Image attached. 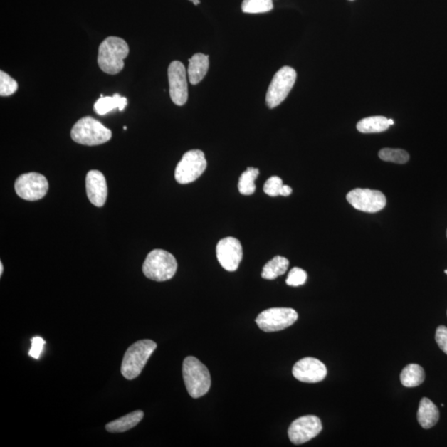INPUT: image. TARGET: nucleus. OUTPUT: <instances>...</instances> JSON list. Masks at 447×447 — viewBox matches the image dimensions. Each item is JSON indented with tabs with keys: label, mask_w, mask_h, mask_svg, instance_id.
I'll return each mask as SVG.
<instances>
[{
	"label": "nucleus",
	"mask_w": 447,
	"mask_h": 447,
	"mask_svg": "<svg viewBox=\"0 0 447 447\" xmlns=\"http://www.w3.org/2000/svg\"><path fill=\"white\" fill-rule=\"evenodd\" d=\"M130 48L124 39L109 37L100 45L98 65L104 73L116 75L125 68L124 60L128 57Z\"/></svg>",
	"instance_id": "nucleus-1"
},
{
	"label": "nucleus",
	"mask_w": 447,
	"mask_h": 447,
	"mask_svg": "<svg viewBox=\"0 0 447 447\" xmlns=\"http://www.w3.org/2000/svg\"><path fill=\"white\" fill-rule=\"evenodd\" d=\"M209 56L196 53L189 59L187 74L191 85H197L205 78L209 70Z\"/></svg>",
	"instance_id": "nucleus-16"
},
{
	"label": "nucleus",
	"mask_w": 447,
	"mask_h": 447,
	"mask_svg": "<svg viewBox=\"0 0 447 447\" xmlns=\"http://www.w3.org/2000/svg\"><path fill=\"white\" fill-rule=\"evenodd\" d=\"M18 83L6 73L0 72V95L9 96L16 93Z\"/></svg>",
	"instance_id": "nucleus-27"
},
{
	"label": "nucleus",
	"mask_w": 447,
	"mask_h": 447,
	"mask_svg": "<svg viewBox=\"0 0 447 447\" xmlns=\"http://www.w3.org/2000/svg\"><path fill=\"white\" fill-rule=\"evenodd\" d=\"M439 410L428 398L421 399L418 411V420L421 428L430 429L439 420Z\"/></svg>",
	"instance_id": "nucleus-17"
},
{
	"label": "nucleus",
	"mask_w": 447,
	"mask_h": 447,
	"mask_svg": "<svg viewBox=\"0 0 447 447\" xmlns=\"http://www.w3.org/2000/svg\"><path fill=\"white\" fill-rule=\"evenodd\" d=\"M263 191L269 196H288L292 194L293 189L290 186L283 185L280 177L273 176L269 177L263 186Z\"/></svg>",
	"instance_id": "nucleus-24"
},
{
	"label": "nucleus",
	"mask_w": 447,
	"mask_h": 447,
	"mask_svg": "<svg viewBox=\"0 0 447 447\" xmlns=\"http://www.w3.org/2000/svg\"><path fill=\"white\" fill-rule=\"evenodd\" d=\"M182 374L188 394L193 399H199L209 391L211 379L209 370L199 359L188 357L182 364Z\"/></svg>",
	"instance_id": "nucleus-2"
},
{
	"label": "nucleus",
	"mask_w": 447,
	"mask_h": 447,
	"mask_svg": "<svg viewBox=\"0 0 447 447\" xmlns=\"http://www.w3.org/2000/svg\"><path fill=\"white\" fill-rule=\"evenodd\" d=\"M242 11L246 14H262L271 11L273 0H243Z\"/></svg>",
	"instance_id": "nucleus-25"
},
{
	"label": "nucleus",
	"mask_w": 447,
	"mask_h": 447,
	"mask_svg": "<svg viewBox=\"0 0 447 447\" xmlns=\"http://www.w3.org/2000/svg\"><path fill=\"white\" fill-rule=\"evenodd\" d=\"M260 174V170L255 167H248L246 172H243L238 180V188L242 195L251 196L255 193L256 186L255 182Z\"/></svg>",
	"instance_id": "nucleus-23"
},
{
	"label": "nucleus",
	"mask_w": 447,
	"mask_h": 447,
	"mask_svg": "<svg viewBox=\"0 0 447 447\" xmlns=\"http://www.w3.org/2000/svg\"><path fill=\"white\" fill-rule=\"evenodd\" d=\"M297 80L296 70L290 67H283L274 75L266 94L268 108H276L283 102L292 90Z\"/></svg>",
	"instance_id": "nucleus-6"
},
{
	"label": "nucleus",
	"mask_w": 447,
	"mask_h": 447,
	"mask_svg": "<svg viewBox=\"0 0 447 447\" xmlns=\"http://www.w3.org/2000/svg\"><path fill=\"white\" fill-rule=\"evenodd\" d=\"M347 199L355 209L368 213H376L383 210L387 203L382 192L362 188L350 191Z\"/></svg>",
	"instance_id": "nucleus-10"
},
{
	"label": "nucleus",
	"mask_w": 447,
	"mask_h": 447,
	"mask_svg": "<svg viewBox=\"0 0 447 447\" xmlns=\"http://www.w3.org/2000/svg\"><path fill=\"white\" fill-rule=\"evenodd\" d=\"M169 81V93L172 102L179 106L184 105L188 99L186 70L179 61L171 63L167 70Z\"/></svg>",
	"instance_id": "nucleus-12"
},
{
	"label": "nucleus",
	"mask_w": 447,
	"mask_h": 447,
	"mask_svg": "<svg viewBox=\"0 0 447 447\" xmlns=\"http://www.w3.org/2000/svg\"><path fill=\"white\" fill-rule=\"evenodd\" d=\"M177 269V262L174 256L164 250L151 251L143 264L144 275L157 282L170 280Z\"/></svg>",
	"instance_id": "nucleus-5"
},
{
	"label": "nucleus",
	"mask_w": 447,
	"mask_h": 447,
	"mask_svg": "<svg viewBox=\"0 0 447 447\" xmlns=\"http://www.w3.org/2000/svg\"><path fill=\"white\" fill-rule=\"evenodd\" d=\"M32 347L30 349L28 355L33 359H39L41 354H42L45 340L42 337H35L31 340Z\"/></svg>",
	"instance_id": "nucleus-29"
},
{
	"label": "nucleus",
	"mask_w": 447,
	"mask_h": 447,
	"mask_svg": "<svg viewBox=\"0 0 447 447\" xmlns=\"http://www.w3.org/2000/svg\"><path fill=\"white\" fill-rule=\"evenodd\" d=\"M322 430V421L317 416H304L293 421L288 428V436L293 444L300 445L316 438Z\"/></svg>",
	"instance_id": "nucleus-11"
},
{
	"label": "nucleus",
	"mask_w": 447,
	"mask_h": 447,
	"mask_svg": "<svg viewBox=\"0 0 447 447\" xmlns=\"http://www.w3.org/2000/svg\"><path fill=\"white\" fill-rule=\"evenodd\" d=\"M307 279V273L300 268H293L289 272L286 279V283L288 286L298 287L303 285Z\"/></svg>",
	"instance_id": "nucleus-28"
},
{
	"label": "nucleus",
	"mask_w": 447,
	"mask_h": 447,
	"mask_svg": "<svg viewBox=\"0 0 447 447\" xmlns=\"http://www.w3.org/2000/svg\"><path fill=\"white\" fill-rule=\"evenodd\" d=\"M156 348L157 344L151 340H141L132 345L122 362V375L129 380L138 377Z\"/></svg>",
	"instance_id": "nucleus-3"
},
{
	"label": "nucleus",
	"mask_w": 447,
	"mask_h": 447,
	"mask_svg": "<svg viewBox=\"0 0 447 447\" xmlns=\"http://www.w3.org/2000/svg\"><path fill=\"white\" fill-rule=\"evenodd\" d=\"M293 374L301 382L313 384L321 382L326 378L327 369L319 359L307 357L294 364Z\"/></svg>",
	"instance_id": "nucleus-14"
},
{
	"label": "nucleus",
	"mask_w": 447,
	"mask_h": 447,
	"mask_svg": "<svg viewBox=\"0 0 447 447\" xmlns=\"http://www.w3.org/2000/svg\"><path fill=\"white\" fill-rule=\"evenodd\" d=\"M216 257L226 271H236L243 258V248L240 241L233 237L222 238L217 243Z\"/></svg>",
	"instance_id": "nucleus-13"
},
{
	"label": "nucleus",
	"mask_w": 447,
	"mask_h": 447,
	"mask_svg": "<svg viewBox=\"0 0 447 447\" xmlns=\"http://www.w3.org/2000/svg\"><path fill=\"white\" fill-rule=\"evenodd\" d=\"M207 162L205 154L201 150L193 149L182 156L175 170V179L180 184L195 182L204 174Z\"/></svg>",
	"instance_id": "nucleus-7"
},
{
	"label": "nucleus",
	"mask_w": 447,
	"mask_h": 447,
	"mask_svg": "<svg viewBox=\"0 0 447 447\" xmlns=\"http://www.w3.org/2000/svg\"><path fill=\"white\" fill-rule=\"evenodd\" d=\"M381 160L404 164L409 160V154L403 149H384L379 152Z\"/></svg>",
	"instance_id": "nucleus-26"
},
{
	"label": "nucleus",
	"mask_w": 447,
	"mask_h": 447,
	"mask_svg": "<svg viewBox=\"0 0 447 447\" xmlns=\"http://www.w3.org/2000/svg\"><path fill=\"white\" fill-rule=\"evenodd\" d=\"M75 143L86 146L100 145L110 140L111 130L93 117L86 116L79 120L70 132Z\"/></svg>",
	"instance_id": "nucleus-4"
},
{
	"label": "nucleus",
	"mask_w": 447,
	"mask_h": 447,
	"mask_svg": "<svg viewBox=\"0 0 447 447\" xmlns=\"http://www.w3.org/2000/svg\"><path fill=\"white\" fill-rule=\"evenodd\" d=\"M289 261L282 256H275L268 261L262 271V277L267 280H273L279 276L283 275L288 270Z\"/></svg>",
	"instance_id": "nucleus-22"
},
{
	"label": "nucleus",
	"mask_w": 447,
	"mask_h": 447,
	"mask_svg": "<svg viewBox=\"0 0 447 447\" xmlns=\"http://www.w3.org/2000/svg\"><path fill=\"white\" fill-rule=\"evenodd\" d=\"M298 318V312L294 309L275 307L262 312L256 321L262 331L274 332L291 327L297 322Z\"/></svg>",
	"instance_id": "nucleus-8"
},
{
	"label": "nucleus",
	"mask_w": 447,
	"mask_h": 447,
	"mask_svg": "<svg viewBox=\"0 0 447 447\" xmlns=\"http://www.w3.org/2000/svg\"><path fill=\"white\" fill-rule=\"evenodd\" d=\"M445 273L447 274V269H446V270H445Z\"/></svg>",
	"instance_id": "nucleus-34"
},
{
	"label": "nucleus",
	"mask_w": 447,
	"mask_h": 447,
	"mask_svg": "<svg viewBox=\"0 0 447 447\" xmlns=\"http://www.w3.org/2000/svg\"><path fill=\"white\" fill-rule=\"evenodd\" d=\"M190 1L193 2V4H194V5H198V4H199L201 3L200 0H190Z\"/></svg>",
	"instance_id": "nucleus-32"
},
{
	"label": "nucleus",
	"mask_w": 447,
	"mask_h": 447,
	"mask_svg": "<svg viewBox=\"0 0 447 447\" xmlns=\"http://www.w3.org/2000/svg\"><path fill=\"white\" fill-rule=\"evenodd\" d=\"M389 119L384 116H372L359 122L357 128L360 133H381L389 128Z\"/></svg>",
	"instance_id": "nucleus-21"
},
{
	"label": "nucleus",
	"mask_w": 447,
	"mask_h": 447,
	"mask_svg": "<svg viewBox=\"0 0 447 447\" xmlns=\"http://www.w3.org/2000/svg\"><path fill=\"white\" fill-rule=\"evenodd\" d=\"M389 123L390 125H394V121L393 120H389Z\"/></svg>",
	"instance_id": "nucleus-33"
},
{
	"label": "nucleus",
	"mask_w": 447,
	"mask_h": 447,
	"mask_svg": "<svg viewBox=\"0 0 447 447\" xmlns=\"http://www.w3.org/2000/svg\"><path fill=\"white\" fill-rule=\"evenodd\" d=\"M436 342L443 352L447 354V327L440 326L436 329Z\"/></svg>",
	"instance_id": "nucleus-30"
},
{
	"label": "nucleus",
	"mask_w": 447,
	"mask_h": 447,
	"mask_svg": "<svg viewBox=\"0 0 447 447\" xmlns=\"http://www.w3.org/2000/svg\"><path fill=\"white\" fill-rule=\"evenodd\" d=\"M3 272H4L3 263L2 262H0V275L2 276Z\"/></svg>",
	"instance_id": "nucleus-31"
},
{
	"label": "nucleus",
	"mask_w": 447,
	"mask_h": 447,
	"mask_svg": "<svg viewBox=\"0 0 447 447\" xmlns=\"http://www.w3.org/2000/svg\"><path fill=\"white\" fill-rule=\"evenodd\" d=\"M14 187L22 199L33 201L42 199L47 194L49 185L43 175L28 172L18 177Z\"/></svg>",
	"instance_id": "nucleus-9"
},
{
	"label": "nucleus",
	"mask_w": 447,
	"mask_h": 447,
	"mask_svg": "<svg viewBox=\"0 0 447 447\" xmlns=\"http://www.w3.org/2000/svg\"><path fill=\"white\" fill-rule=\"evenodd\" d=\"M127 105H128V100L121 96L120 94H115L113 96H101V98L96 101L94 105V110L96 114L99 115H105L110 113V112L118 109L120 111H123Z\"/></svg>",
	"instance_id": "nucleus-19"
},
{
	"label": "nucleus",
	"mask_w": 447,
	"mask_h": 447,
	"mask_svg": "<svg viewBox=\"0 0 447 447\" xmlns=\"http://www.w3.org/2000/svg\"><path fill=\"white\" fill-rule=\"evenodd\" d=\"M85 187L90 201L95 206H103L107 199L108 188L102 172L90 171L86 175Z\"/></svg>",
	"instance_id": "nucleus-15"
},
{
	"label": "nucleus",
	"mask_w": 447,
	"mask_h": 447,
	"mask_svg": "<svg viewBox=\"0 0 447 447\" xmlns=\"http://www.w3.org/2000/svg\"><path fill=\"white\" fill-rule=\"evenodd\" d=\"M400 380L405 387H416L423 384L425 380L424 369L419 364H410L402 370Z\"/></svg>",
	"instance_id": "nucleus-20"
},
{
	"label": "nucleus",
	"mask_w": 447,
	"mask_h": 447,
	"mask_svg": "<svg viewBox=\"0 0 447 447\" xmlns=\"http://www.w3.org/2000/svg\"><path fill=\"white\" fill-rule=\"evenodd\" d=\"M144 416L143 411L137 410L133 413L122 416L119 419L110 421L105 426V428L112 433H125V431L134 428L138 425L144 419Z\"/></svg>",
	"instance_id": "nucleus-18"
},
{
	"label": "nucleus",
	"mask_w": 447,
	"mask_h": 447,
	"mask_svg": "<svg viewBox=\"0 0 447 447\" xmlns=\"http://www.w3.org/2000/svg\"><path fill=\"white\" fill-rule=\"evenodd\" d=\"M446 237H447V231H446Z\"/></svg>",
	"instance_id": "nucleus-35"
}]
</instances>
